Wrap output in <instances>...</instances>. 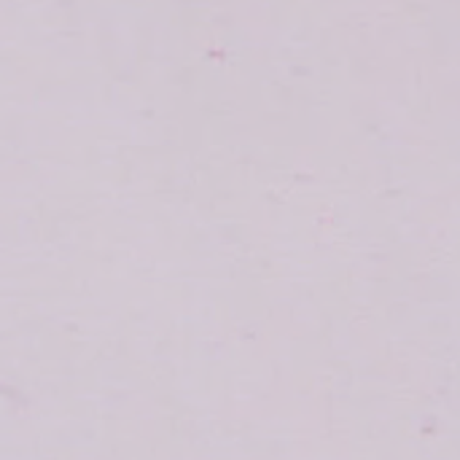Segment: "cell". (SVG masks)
Here are the masks:
<instances>
[]
</instances>
